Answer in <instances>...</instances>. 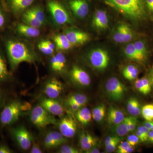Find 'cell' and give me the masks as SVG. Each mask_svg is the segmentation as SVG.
Segmentation results:
<instances>
[{"mask_svg": "<svg viewBox=\"0 0 153 153\" xmlns=\"http://www.w3.org/2000/svg\"><path fill=\"white\" fill-rule=\"evenodd\" d=\"M30 152L31 153H42L43 151L41 149L39 144L36 143L33 138L32 144L30 149Z\"/></svg>", "mask_w": 153, "mask_h": 153, "instance_id": "cell-44", "label": "cell"}, {"mask_svg": "<svg viewBox=\"0 0 153 153\" xmlns=\"http://www.w3.org/2000/svg\"></svg>", "mask_w": 153, "mask_h": 153, "instance_id": "cell-60", "label": "cell"}, {"mask_svg": "<svg viewBox=\"0 0 153 153\" xmlns=\"http://www.w3.org/2000/svg\"><path fill=\"white\" fill-rule=\"evenodd\" d=\"M47 7L53 21L57 25H63L71 23L70 15L63 5L55 0H50Z\"/></svg>", "mask_w": 153, "mask_h": 153, "instance_id": "cell-5", "label": "cell"}, {"mask_svg": "<svg viewBox=\"0 0 153 153\" xmlns=\"http://www.w3.org/2000/svg\"></svg>", "mask_w": 153, "mask_h": 153, "instance_id": "cell-59", "label": "cell"}, {"mask_svg": "<svg viewBox=\"0 0 153 153\" xmlns=\"http://www.w3.org/2000/svg\"><path fill=\"white\" fill-rule=\"evenodd\" d=\"M7 23V16L5 11L0 7V31L3 30Z\"/></svg>", "mask_w": 153, "mask_h": 153, "instance_id": "cell-40", "label": "cell"}, {"mask_svg": "<svg viewBox=\"0 0 153 153\" xmlns=\"http://www.w3.org/2000/svg\"><path fill=\"white\" fill-rule=\"evenodd\" d=\"M75 112L76 120L83 125H86L91 121L92 114L90 110L86 107H82Z\"/></svg>", "mask_w": 153, "mask_h": 153, "instance_id": "cell-23", "label": "cell"}, {"mask_svg": "<svg viewBox=\"0 0 153 153\" xmlns=\"http://www.w3.org/2000/svg\"><path fill=\"white\" fill-rule=\"evenodd\" d=\"M126 118L127 120L129 132L134 131L136 128L137 123L136 117L131 116L126 117Z\"/></svg>", "mask_w": 153, "mask_h": 153, "instance_id": "cell-39", "label": "cell"}, {"mask_svg": "<svg viewBox=\"0 0 153 153\" xmlns=\"http://www.w3.org/2000/svg\"><path fill=\"white\" fill-rule=\"evenodd\" d=\"M138 74V69L133 65H129L126 66L123 71V75L124 77L130 81L136 79Z\"/></svg>", "mask_w": 153, "mask_h": 153, "instance_id": "cell-29", "label": "cell"}, {"mask_svg": "<svg viewBox=\"0 0 153 153\" xmlns=\"http://www.w3.org/2000/svg\"><path fill=\"white\" fill-rule=\"evenodd\" d=\"M140 141L136 135L132 134L128 136L127 138V142L131 146H135L138 144Z\"/></svg>", "mask_w": 153, "mask_h": 153, "instance_id": "cell-45", "label": "cell"}, {"mask_svg": "<svg viewBox=\"0 0 153 153\" xmlns=\"http://www.w3.org/2000/svg\"><path fill=\"white\" fill-rule=\"evenodd\" d=\"M105 111L106 107L105 105L101 104L96 106L91 112L92 118L97 122L102 121L105 116Z\"/></svg>", "mask_w": 153, "mask_h": 153, "instance_id": "cell-30", "label": "cell"}, {"mask_svg": "<svg viewBox=\"0 0 153 153\" xmlns=\"http://www.w3.org/2000/svg\"><path fill=\"white\" fill-rule=\"evenodd\" d=\"M77 125L71 116L63 117L58 123L59 131L67 138L73 137L77 130Z\"/></svg>", "mask_w": 153, "mask_h": 153, "instance_id": "cell-10", "label": "cell"}, {"mask_svg": "<svg viewBox=\"0 0 153 153\" xmlns=\"http://www.w3.org/2000/svg\"><path fill=\"white\" fill-rule=\"evenodd\" d=\"M3 42L11 71H15L21 63H33L37 60V56L33 49L16 37L5 36Z\"/></svg>", "mask_w": 153, "mask_h": 153, "instance_id": "cell-1", "label": "cell"}, {"mask_svg": "<svg viewBox=\"0 0 153 153\" xmlns=\"http://www.w3.org/2000/svg\"><path fill=\"white\" fill-rule=\"evenodd\" d=\"M68 5L75 16L79 19L85 18L89 13V6L86 0H70Z\"/></svg>", "mask_w": 153, "mask_h": 153, "instance_id": "cell-14", "label": "cell"}, {"mask_svg": "<svg viewBox=\"0 0 153 153\" xmlns=\"http://www.w3.org/2000/svg\"><path fill=\"white\" fill-rule=\"evenodd\" d=\"M30 107L27 103H24L17 100L9 102L4 106L0 113V126L1 127L13 125L19 120Z\"/></svg>", "mask_w": 153, "mask_h": 153, "instance_id": "cell-3", "label": "cell"}, {"mask_svg": "<svg viewBox=\"0 0 153 153\" xmlns=\"http://www.w3.org/2000/svg\"><path fill=\"white\" fill-rule=\"evenodd\" d=\"M151 83V85H153V79H149Z\"/></svg>", "mask_w": 153, "mask_h": 153, "instance_id": "cell-58", "label": "cell"}, {"mask_svg": "<svg viewBox=\"0 0 153 153\" xmlns=\"http://www.w3.org/2000/svg\"><path fill=\"white\" fill-rule=\"evenodd\" d=\"M22 20L24 23L30 26L39 29L43 26V24L31 13L29 10H27L22 16Z\"/></svg>", "mask_w": 153, "mask_h": 153, "instance_id": "cell-26", "label": "cell"}, {"mask_svg": "<svg viewBox=\"0 0 153 153\" xmlns=\"http://www.w3.org/2000/svg\"><path fill=\"white\" fill-rule=\"evenodd\" d=\"M88 59L91 66L98 70L106 68L110 60L108 52L100 48L91 50L88 54Z\"/></svg>", "mask_w": 153, "mask_h": 153, "instance_id": "cell-7", "label": "cell"}, {"mask_svg": "<svg viewBox=\"0 0 153 153\" xmlns=\"http://www.w3.org/2000/svg\"><path fill=\"white\" fill-rule=\"evenodd\" d=\"M127 57L131 60L138 62H143L146 59L137 52L134 44H130L125 47L124 50Z\"/></svg>", "mask_w": 153, "mask_h": 153, "instance_id": "cell-25", "label": "cell"}, {"mask_svg": "<svg viewBox=\"0 0 153 153\" xmlns=\"http://www.w3.org/2000/svg\"><path fill=\"white\" fill-rule=\"evenodd\" d=\"M85 152L87 153H99L100 152V151L97 148L93 147L88 150L86 151Z\"/></svg>", "mask_w": 153, "mask_h": 153, "instance_id": "cell-54", "label": "cell"}, {"mask_svg": "<svg viewBox=\"0 0 153 153\" xmlns=\"http://www.w3.org/2000/svg\"><path fill=\"white\" fill-rule=\"evenodd\" d=\"M64 34L73 46L82 45L90 39L88 34L79 30H68L65 31Z\"/></svg>", "mask_w": 153, "mask_h": 153, "instance_id": "cell-15", "label": "cell"}, {"mask_svg": "<svg viewBox=\"0 0 153 153\" xmlns=\"http://www.w3.org/2000/svg\"><path fill=\"white\" fill-rule=\"evenodd\" d=\"M111 131L113 133L118 137H123L128 133L129 131L128 126L127 120L126 117L120 123L112 126Z\"/></svg>", "mask_w": 153, "mask_h": 153, "instance_id": "cell-28", "label": "cell"}, {"mask_svg": "<svg viewBox=\"0 0 153 153\" xmlns=\"http://www.w3.org/2000/svg\"><path fill=\"white\" fill-rule=\"evenodd\" d=\"M30 118L33 124L40 129L44 128L47 126L57 124V120L54 116L40 105H36L32 110Z\"/></svg>", "mask_w": 153, "mask_h": 153, "instance_id": "cell-4", "label": "cell"}, {"mask_svg": "<svg viewBox=\"0 0 153 153\" xmlns=\"http://www.w3.org/2000/svg\"><path fill=\"white\" fill-rule=\"evenodd\" d=\"M112 7L128 19L135 22L144 20L147 16L146 0H105Z\"/></svg>", "mask_w": 153, "mask_h": 153, "instance_id": "cell-2", "label": "cell"}, {"mask_svg": "<svg viewBox=\"0 0 153 153\" xmlns=\"http://www.w3.org/2000/svg\"><path fill=\"white\" fill-rule=\"evenodd\" d=\"M12 76V73L8 68L6 57L0 49V83L10 81Z\"/></svg>", "mask_w": 153, "mask_h": 153, "instance_id": "cell-21", "label": "cell"}, {"mask_svg": "<svg viewBox=\"0 0 153 153\" xmlns=\"http://www.w3.org/2000/svg\"><path fill=\"white\" fill-rule=\"evenodd\" d=\"M136 135L139 139L140 141L141 142H144L147 141V138L141 132L137 130L136 131Z\"/></svg>", "mask_w": 153, "mask_h": 153, "instance_id": "cell-51", "label": "cell"}, {"mask_svg": "<svg viewBox=\"0 0 153 153\" xmlns=\"http://www.w3.org/2000/svg\"><path fill=\"white\" fill-rule=\"evenodd\" d=\"M146 6L148 12L153 14V0H146Z\"/></svg>", "mask_w": 153, "mask_h": 153, "instance_id": "cell-48", "label": "cell"}, {"mask_svg": "<svg viewBox=\"0 0 153 153\" xmlns=\"http://www.w3.org/2000/svg\"><path fill=\"white\" fill-rule=\"evenodd\" d=\"M134 44L140 55L146 59L148 55V50L144 42L142 41H138L135 42Z\"/></svg>", "mask_w": 153, "mask_h": 153, "instance_id": "cell-34", "label": "cell"}, {"mask_svg": "<svg viewBox=\"0 0 153 153\" xmlns=\"http://www.w3.org/2000/svg\"><path fill=\"white\" fill-rule=\"evenodd\" d=\"M14 29L19 35L28 38H36L40 35V31L39 29L34 27L25 23L17 24L15 26Z\"/></svg>", "mask_w": 153, "mask_h": 153, "instance_id": "cell-17", "label": "cell"}, {"mask_svg": "<svg viewBox=\"0 0 153 153\" xmlns=\"http://www.w3.org/2000/svg\"><path fill=\"white\" fill-rule=\"evenodd\" d=\"M35 0H6L7 7L12 13L17 15L30 7Z\"/></svg>", "mask_w": 153, "mask_h": 153, "instance_id": "cell-16", "label": "cell"}, {"mask_svg": "<svg viewBox=\"0 0 153 153\" xmlns=\"http://www.w3.org/2000/svg\"><path fill=\"white\" fill-rule=\"evenodd\" d=\"M127 108L129 113L133 116H138L141 112V108L139 102L135 97H131L128 100Z\"/></svg>", "mask_w": 153, "mask_h": 153, "instance_id": "cell-27", "label": "cell"}, {"mask_svg": "<svg viewBox=\"0 0 153 153\" xmlns=\"http://www.w3.org/2000/svg\"><path fill=\"white\" fill-rule=\"evenodd\" d=\"M40 105L54 116L62 117L64 115V108L62 105L55 99L44 97L40 101Z\"/></svg>", "mask_w": 153, "mask_h": 153, "instance_id": "cell-11", "label": "cell"}, {"mask_svg": "<svg viewBox=\"0 0 153 153\" xmlns=\"http://www.w3.org/2000/svg\"><path fill=\"white\" fill-rule=\"evenodd\" d=\"M134 85L135 87L136 88L137 90L138 91L141 93L143 94L144 95H147V94L146 90H145L141 78L136 79Z\"/></svg>", "mask_w": 153, "mask_h": 153, "instance_id": "cell-43", "label": "cell"}, {"mask_svg": "<svg viewBox=\"0 0 153 153\" xmlns=\"http://www.w3.org/2000/svg\"><path fill=\"white\" fill-rule=\"evenodd\" d=\"M38 49L42 53L47 55H51L53 54L54 50L50 49L44 43V41L38 43Z\"/></svg>", "mask_w": 153, "mask_h": 153, "instance_id": "cell-37", "label": "cell"}, {"mask_svg": "<svg viewBox=\"0 0 153 153\" xmlns=\"http://www.w3.org/2000/svg\"><path fill=\"white\" fill-rule=\"evenodd\" d=\"M88 102L87 96L81 93H75L68 97L65 101L66 105L70 104H75L84 106Z\"/></svg>", "mask_w": 153, "mask_h": 153, "instance_id": "cell-24", "label": "cell"}, {"mask_svg": "<svg viewBox=\"0 0 153 153\" xmlns=\"http://www.w3.org/2000/svg\"><path fill=\"white\" fill-rule=\"evenodd\" d=\"M98 139L86 131H82L79 135V145L81 149L86 152L94 147L98 143Z\"/></svg>", "mask_w": 153, "mask_h": 153, "instance_id": "cell-18", "label": "cell"}, {"mask_svg": "<svg viewBox=\"0 0 153 153\" xmlns=\"http://www.w3.org/2000/svg\"><path fill=\"white\" fill-rule=\"evenodd\" d=\"M57 63V73H61L64 71L66 66V59L62 52H59L55 54Z\"/></svg>", "mask_w": 153, "mask_h": 153, "instance_id": "cell-33", "label": "cell"}, {"mask_svg": "<svg viewBox=\"0 0 153 153\" xmlns=\"http://www.w3.org/2000/svg\"><path fill=\"white\" fill-rule=\"evenodd\" d=\"M106 93L110 98L115 101L123 98L126 91V86L116 77L110 78L105 84Z\"/></svg>", "mask_w": 153, "mask_h": 153, "instance_id": "cell-8", "label": "cell"}, {"mask_svg": "<svg viewBox=\"0 0 153 153\" xmlns=\"http://www.w3.org/2000/svg\"><path fill=\"white\" fill-rule=\"evenodd\" d=\"M13 151L7 145L0 144V153H12Z\"/></svg>", "mask_w": 153, "mask_h": 153, "instance_id": "cell-47", "label": "cell"}, {"mask_svg": "<svg viewBox=\"0 0 153 153\" xmlns=\"http://www.w3.org/2000/svg\"><path fill=\"white\" fill-rule=\"evenodd\" d=\"M68 142L67 138L60 132L51 131L47 133L44 138L43 146L47 149H52L66 144Z\"/></svg>", "mask_w": 153, "mask_h": 153, "instance_id": "cell-9", "label": "cell"}, {"mask_svg": "<svg viewBox=\"0 0 153 153\" xmlns=\"http://www.w3.org/2000/svg\"><path fill=\"white\" fill-rule=\"evenodd\" d=\"M147 140L150 143H153V130L150 131L148 134Z\"/></svg>", "mask_w": 153, "mask_h": 153, "instance_id": "cell-55", "label": "cell"}, {"mask_svg": "<svg viewBox=\"0 0 153 153\" xmlns=\"http://www.w3.org/2000/svg\"><path fill=\"white\" fill-rule=\"evenodd\" d=\"M153 69L150 71L149 74V79H153Z\"/></svg>", "mask_w": 153, "mask_h": 153, "instance_id": "cell-57", "label": "cell"}, {"mask_svg": "<svg viewBox=\"0 0 153 153\" xmlns=\"http://www.w3.org/2000/svg\"><path fill=\"white\" fill-rule=\"evenodd\" d=\"M120 140V138H118L117 139L114 141L109 144L105 146V149H106L107 152L111 153L113 152L116 149L117 147V146L118 145L119 143Z\"/></svg>", "mask_w": 153, "mask_h": 153, "instance_id": "cell-41", "label": "cell"}, {"mask_svg": "<svg viewBox=\"0 0 153 153\" xmlns=\"http://www.w3.org/2000/svg\"><path fill=\"white\" fill-rule=\"evenodd\" d=\"M124 43L131 41L133 38V33L131 29L126 24H122Z\"/></svg>", "mask_w": 153, "mask_h": 153, "instance_id": "cell-36", "label": "cell"}, {"mask_svg": "<svg viewBox=\"0 0 153 153\" xmlns=\"http://www.w3.org/2000/svg\"><path fill=\"white\" fill-rule=\"evenodd\" d=\"M80 152L76 148L71 146L64 144L60 146L58 151L60 153H79Z\"/></svg>", "mask_w": 153, "mask_h": 153, "instance_id": "cell-38", "label": "cell"}, {"mask_svg": "<svg viewBox=\"0 0 153 153\" xmlns=\"http://www.w3.org/2000/svg\"><path fill=\"white\" fill-rule=\"evenodd\" d=\"M63 90L62 82L56 78L48 80L44 85V94L47 97L56 99L61 95Z\"/></svg>", "mask_w": 153, "mask_h": 153, "instance_id": "cell-13", "label": "cell"}, {"mask_svg": "<svg viewBox=\"0 0 153 153\" xmlns=\"http://www.w3.org/2000/svg\"><path fill=\"white\" fill-rule=\"evenodd\" d=\"M131 145L127 141L123 142L117 146V152L119 153H128Z\"/></svg>", "mask_w": 153, "mask_h": 153, "instance_id": "cell-42", "label": "cell"}, {"mask_svg": "<svg viewBox=\"0 0 153 153\" xmlns=\"http://www.w3.org/2000/svg\"><path fill=\"white\" fill-rule=\"evenodd\" d=\"M28 10L36 19L44 25L46 22V16L44 10L41 7L36 6Z\"/></svg>", "mask_w": 153, "mask_h": 153, "instance_id": "cell-31", "label": "cell"}, {"mask_svg": "<svg viewBox=\"0 0 153 153\" xmlns=\"http://www.w3.org/2000/svg\"><path fill=\"white\" fill-rule=\"evenodd\" d=\"M92 25L98 30L106 29L108 25V19L106 12L102 10L97 11L94 16Z\"/></svg>", "mask_w": 153, "mask_h": 153, "instance_id": "cell-20", "label": "cell"}, {"mask_svg": "<svg viewBox=\"0 0 153 153\" xmlns=\"http://www.w3.org/2000/svg\"><path fill=\"white\" fill-rule=\"evenodd\" d=\"M143 117L146 120H153V104L146 105L141 108V112Z\"/></svg>", "mask_w": 153, "mask_h": 153, "instance_id": "cell-32", "label": "cell"}, {"mask_svg": "<svg viewBox=\"0 0 153 153\" xmlns=\"http://www.w3.org/2000/svg\"><path fill=\"white\" fill-rule=\"evenodd\" d=\"M137 130L141 132L148 139V134H149V131H150L149 129L147 128L146 127L144 126H140L138 127Z\"/></svg>", "mask_w": 153, "mask_h": 153, "instance_id": "cell-49", "label": "cell"}, {"mask_svg": "<svg viewBox=\"0 0 153 153\" xmlns=\"http://www.w3.org/2000/svg\"><path fill=\"white\" fill-rule=\"evenodd\" d=\"M4 98V94L1 90H0V104L3 101Z\"/></svg>", "mask_w": 153, "mask_h": 153, "instance_id": "cell-56", "label": "cell"}, {"mask_svg": "<svg viewBox=\"0 0 153 153\" xmlns=\"http://www.w3.org/2000/svg\"><path fill=\"white\" fill-rule=\"evenodd\" d=\"M113 39L116 42L118 43H124V34L122 24L117 26L114 34Z\"/></svg>", "mask_w": 153, "mask_h": 153, "instance_id": "cell-35", "label": "cell"}, {"mask_svg": "<svg viewBox=\"0 0 153 153\" xmlns=\"http://www.w3.org/2000/svg\"><path fill=\"white\" fill-rule=\"evenodd\" d=\"M70 75L72 81L77 85L85 87L91 84V79L89 74L79 66H73L70 71Z\"/></svg>", "mask_w": 153, "mask_h": 153, "instance_id": "cell-12", "label": "cell"}, {"mask_svg": "<svg viewBox=\"0 0 153 153\" xmlns=\"http://www.w3.org/2000/svg\"><path fill=\"white\" fill-rule=\"evenodd\" d=\"M44 41L45 44L49 48L52 49V50H55V47H56L55 44H53L51 41H48V40H46V41Z\"/></svg>", "mask_w": 153, "mask_h": 153, "instance_id": "cell-53", "label": "cell"}, {"mask_svg": "<svg viewBox=\"0 0 153 153\" xmlns=\"http://www.w3.org/2000/svg\"><path fill=\"white\" fill-rule=\"evenodd\" d=\"M10 134L19 147L22 150L30 149L32 144L33 137L24 126L13 128L10 130Z\"/></svg>", "mask_w": 153, "mask_h": 153, "instance_id": "cell-6", "label": "cell"}, {"mask_svg": "<svg viewBox=\"0 0 153 153\" xmlns=\"http://www.w3.org/2000/svg\"><path fill=\"white\" fill-rule=\"evenodd\" d=\"M53 39L55 47L60 51L68 50L73 46L64 33L55 35Z\"/></svg>", "mask_w": 153, "mask_h": 153, "instance_id": "cell-22", "label": "cell"}, {"mask_svg": "<svg viewBox=\"0 0 153 153\" xmlns=\"http://www.w3.org/2000/svg\"><path fill=\"white\" fill-rule=\"evenodd\" d=\"M143 126L149 129L150 131L153 130V122L152 121L146 120L143 123Z\"/></svg>", "mask_w": 153, "mask_h": 153, "instance_id": "cell-52", "label": "cell"}, {"mask_svg": "<svg viewBox=\"0 0 153 153\" xmlns=\"http://www.w3.org/2000/svg\"><path fill=\"white\" fill-rule=\"evenodd\" d=\"M120 137L117 136H108L107 137L105 141V145L106 146L107 145L109 144L110 143L113 142L115 140H116L117 139Z\"/></svg>", "mask_w": 153, "mask_h": 153, "instance_id": "cell-50", "label": "cell"}, {"mask_svg": "<svg viewBox=\"0 0 153 153\" xmlns=\"http://www.w3.org/2000/svg\"><path fill=\"white\" fill-rule=\"evenodd\" d=\"M141 79L147 94H149L152 90V85L151 82L149 78L146 77H143Z\"/></svg>", "mask_w": 153, "mask_h": 153, "instance_id": "cell-46", "label": "cell"}, {"mask_svg": "<svg viewBox=\"0 0 153 153\" xmlns=\"http://www.w3.org/2000/svg\"><path fill=\"white\" fill-rule=\"evenodd\" d=\"M125 118L123 113L120 109L112 105L108 108L107 120L109 125L114 126L119 124L124 120Z\"/></svg>", "mask_w": 153, "mask_h": 153, "instance_id": "cell-19", "label": "cell"}]
</instances>
